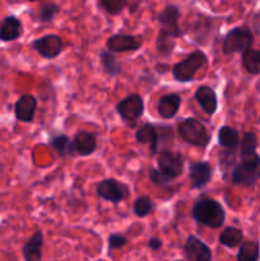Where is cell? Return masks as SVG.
I'll list each match as a JSON object with an SVG mask.
<instances>
[{"mask_svg":"<svg viewBox=\"0 0 260 261\" xmlns=\"http://www.w3.org/2000/svg\"><path fill=\"white\" fill-rule=\"evenodd\" d=\"M191 217L196 223L209 228H221L226 221V212L223 206L214 199L203 198L195 201L191 208Z\"/></svg>","mask_w":260,"mask_h":261,"instance_id":"obj_1","label":"cell"},{"mask_svg":"<svg viewBox=\"0 0 260 261\" xmlns=\"http://www.w3.org/2000/svg\"><path fill=\"white\" fill-rule=\"evenodd\" d=\"M260 178V157L256 152L241 153V161L232 170V182L251 188Z\"/></svg>","mask_w":260,"mask_h":261,"instance_id":"obj_2","label":"cell"},{"mask_svg":"<svg viewBox=\"0 0 260 261\" xmlns=\"http://www.w3.org/2000/svg\"><path fill=\"white\" fill-rule=\"evenodd\" d=\"M177 133L188 144L204 148L211 142V134L203 122L194 117L185 119L177 126Z\"/></svg>","mask_w":260,"mask_h":261,"instance_id":"obj_3","label":"cell"},{"mask_svg":"<svg viewBox=\"0 0 260 261\" xmlns=\"http://www.w3.org/2000/svg\"><path fill=\"white\" fill-rule=\"evenodd\" d=\"M208 61L205 54L198 50L191 53L185 60L175 64L172 68V75L180 83H189L194 79L195 74L203 68Z\"/></svg>","mask_w":260,"mask_h":261,"instance_id":"obj_4","label":"cell"},{"mask_svg":"<svg viewBox=\"0 0 260 261\" xmlns=\"http://www.w3.org/2000/svg\"><path fill=\"white\" fill-rule=\"evenodd\" d=\"M254 42V36L247 27H236L229 31L223 40L222 51L224 55H231L235 53H244L251 47Z\"/></svg>","mask_w":260,"mask_h":261,"instance_id":"obj_5","label":"cell"},{"mask_svg":"<svg viewBox=\"0 0 260 261\" xmlns=\"http://www.w3.org/2000/svg\"><path fill=\"white\" fill-rule=\"evenodd\" d=\"M97 195L101 199L119 204L130 196V188L126 184L117 181L116 178H105L97 185Z\"/></svg>","mask_w":260,"mask_h":261,"instance_id":"obj_6","label":"cell"},{"mask_svg":"<svg viewBox=\"0 0 260 261\" xmlns=\"http://www.w3.org/2000/svg\"><path fill=\"white\" fill-rule=\"evenodd\" d=\"M116 111L124 121L134 126L137 120L144 112V101L140 94L132 93L116 105Z\"/></svg>","mask_w":260,"mask_h":261,"instance_id":"obj_7","label":"cell"},{"mask_svg":"<svg viewBox=\"0 0 260 261\" xmlns=\"http://www.w3.org/2000/svg\"><path fill=\"white\" fill-rule=\"evenodd\" d=\"M158 170L171 180H175L184 171V155L180 152L163 149L158 155Z\"/></svg>","mask_w":260,"mask_h":261,"instance_id":"obj_8","label":"cell"},{"mask_svg":"<svg viewBox=\"0 0 260 261\" xmlns=\"http://www.w3.org/2000/svg\"><path fill=\"white\" fill-rule=\"evenodd\" d=\"M32 48L37 51L42 58L55 59L61 54L64 48V42L60 36L46 35L37 38L32 42Z\"/></svg>","mask_w":260,"mask_h":261,"instance_id":"obj_9","label":"cell"},{"mask_svg":"<svg viewBox=\"0 0 260 261\" xmlns=\"http://www.w3.org/2000/svg\"><path fill=\"white\" fill-rule=\"evenodd\" d=\"M178 18H180V10L176 5H167L158 15V22H160L161 31L172 37L178 38L184 35L178 25Z\"/></svg>","mask_w":260,"mask_h":261,"instance_id":"obj_10","label":"cell"},{"mask_svg":"<svg viewBox=\"0 0 260 261\" xmlns=\"http://www.w3.org/2000/svg\"><path fill=\"white\" fill-rule=\"evenodd\" d=\"M184 254L189 261H212V251L200 239L194 234L186 239Z\"/></svg>","mask_w":260,"mask_h":261,"instance_id":"obj_11","label":"cell"},{"mask_svg":"<svg viewBox=\"0 0 260 261\" xmlns=\"http://www.w3.org/2000/svg\"><path fill=\"white\" fill-rule=\"evenodd\" d=\"M142 46V41L138 40L133 35L117 33L107 38L106 48L112 53H127V51H137Z\"/></svg>","mask_w":260,"mask_h":261,"instance_id":"obj_12","label":"cell"},{"mask_svg":"<svg viewBox=\"0 0 260 261\" xmlns=\"http://www.w3.org/2000/svg\"><path fill=\"white\" fill-rule=\"evenodd\" d=\"M213 170L208 162H193L189 167V177L191 181V189H203L211 182Z\"/></svg>","mask_w":260,"mask_h":261,"instance_id":"obj_13","label":"cell"},{"mask_svg":"<svg viewBox=\"0 0 260 261\" xmlns=\"http://www.w3.org/2000/svg\"><path fill=\"white\" fill-rule=\"evenodd\" d=\"M36 107H37V99L32 94H23L15 102V117L22 122H32L35 119Z\"/></svg>","mask_w":260,"mask_h":261,"instance_id":"obj_14","label":"cell"},{"mask_svg":"<svg viewBox=\"0 0 260 261\" xmlns=\"http://www.w3.org/2000/svg\"><path fill=\"white\" fill-rule=\"evenodd\" d=\"M194 97H195L198 105L206 115L212 116V115L216 114L217 109H218V98H217L216 91L212 87H199Z\"/></svg>","mask_w":260,"mask_h":261,"instance_id":"obj_15","label":"cell"},{"mask_svg":"<svg viewBox=\"0 0 260 261\" xmlns=\"http://www.w3.org/2000/svg\"><path fill=\"white\" fill-rule=\"evenodd\" d=\"M71 142H73L74 153L81 157H87V155L92 154L97 148L96 138L88 132H78L74 135Z\"/></svg>","mask_w":260,"mask_h":261,"instance_id":"obj_16","label":"cell"},{"mask_svg":"<svg viewBox=\"0 0 260 261\" xmlns=\"http://www.w3.org/2000/svg\"><path fill=\"white\" fill-rule=\"evenodd\" d=\"M43 233L42 231H36L28 241L23 245L22 254L24 261H41L42 260Z\"/></svg>","mask_w":260,"mask_h":261,"instance_id":"obj_17","label":"cell"},{"mask_svg":"<svg viewBox=\"0 0 260 261\" xmlns=\"http://www.w3.org/2000/svg\"><path fill=\"white\" fill-rule=\"evenodd\" d=\"M135 139L140 144H148L150 148V155L157 154L158 145H160V140H158V133L154 125L143 124L139 129L137 130L135 134Z\"/></svg>","mask_w":260,"mask_h":261,"instance_id":"obj_18","label":"cell"},{"mask_svg":"<svg viewBox=\"0 0 260 261\" xmlns=\"http://www.w3.org/2000/svg\"><path fill=\"white\" fill-rule=\"evenodd\" d=\"M181 105V97L176 93L165 94L160 98L157 105L158 114L162 119H172L177 114Z\"/></svg>","mask_w":260,"mask_h":261,"instance_id":"obj_19","label":"cell"},{"mask_svg":"<svg viewBox=\"0 0 260 261\" xmlns=\"http://www.w3.org/2000/svg\"><path fill=\"white\" fill-rule=\"evenodd\" d=\"M20 35H22V23L18 18L10 15L3 20L0 24V40L9 42L17 40Z\"/></svg>","mask_w":260,"mask_h":261,"instance_id":"obj_20","label":"cell"},{"mask_svg":"<svg viewBox=\"0 0 260 261\" xmlns=\"http://www.w3.org/2000/svg\"><path fill=\"white\" fill-rule=\"evenodd\" d=\"M242 240H244V233L241 229L232 226L226 227L218 237L219 244L228 249H235V247L240 246L242 244Z\"/></svg>","mask_w":260,"mask_h":261,"instance_id":"obj_21","label":"cell"},{"mask_svg":"<svg viewBox=\"0 0 260 261\" xmlns=\"http://www.w3.org/2000/svg\"><path fill=\"white\" fill-rule=\"evenodd\" d=\"M99 60H101L102 68L110 76H119L121 74V64L117 60L115 54L110 50H102L99 53Z\"/></svg>","mask_w":260,"mask_h":261,"instance_id":"obj_22","label":"cell"},{"mask_svg":"<svg viewBox=\"0 0 260 261\" xmlns=\"http://www.w3.org/2000/svg\"><path fill=\"white\" fill-rule=\"evenodd\" d=\"M218 143L224 149H236L240 144L239 132L233 127L224 125L218 130Z\"/></svg>","mask_w":260,"mask_h":261,"instance_id":"obj_23","label":"cell"},{"mask_svg":"<svg viewBox=\"0 0 260 261\" xmlns=\"http://www.w3.org/2000/svg\"><path fill=\"white\" fill-rule=\"evenodd\" d=\"M50 144L61 157H65V155H74L73 149V142L71 139H69L68 135L65 134H56L54 135L50 139Z\"/></svg>","mask_w":260,"mask_h":261,"instance_id":"obj_24","label":"cell"},{"mask_svg":"<svg viewBox=\"0 0 260 261\" xmlns=\"http://www.w3.org/2000/svg\"><path fill=\"white\" fill-rule=\"evenodd\" d=\"M242 65L250 74H260V51L247 48L242 53Z\"/></svg>","mask_w":260,"mask_h":261,"instance_id":"obj_25","label":"cell"},{"mask_svg":"<svg viewBox=\"0 0 260 261\" xmlns=\"http://www.w3.org/2000/svg\"><path fill=\"white\" fill-rule=\"evenodd\" d=\"M260 247L259 242L246 241L240 245L237 252V261H257L259 260Z\"/></svg>","mask_w":260,"mask_h":261,"instance_id":"obj_26","label":"cell"},{"mask_svg":"<svg viewBox=\"0 0 260 261\" xmlns=\"http://www.w3.org/2000/svg\"><path fill=\"white\" fill-rule=\"evenodd\" d=\"M176 46V38L172 37L171 35L160 31V35H158L157 41H155V48H157V53L160 55H162L163 58H168L171 56V54L173 53V48Z\"/></svg>","mask_w":260,"mask_h":261,"instance_id":"obj_27","label":"cell"},{"mask_svg":"<svg viewBox=\"0 0 260 261\" xmlns=\"http://www.w3.org/2000/svg\"><path fill=\"white\" fill-rule=\"evenodd\" d=\"M134 214L139 218H144V217L149 216L153 211H154V203L152 199L147 195H142L134 201Z\"/></svg>","mask_w":260,"mask_h":261,"instance_id":"obj_28","label":"cell"},{"mask_svg":"<svg viewBox=\"0 0 260 261\" xmlns=\"http://www.w3.org/2000/svg\"><path fill=\"white\" fill-rule=\"evenodd\" d=\"M59 12H60V7H59L58 4H55V3L48 2L41 5L40 15H38V17H40L41 22L47 23V22H51Z\"/></svg>","mask_w":260,"mask_h":261,"instance_id":"obj_29","label":"cell"},{"mask_svg":"<svg viewBox=\"0 0 260 261\" xmlns=\"http://www.w3.org/2000/svg\"><path fill=\"white\" fill-rule=\"evenodd\" d=\"M126 2L125 0H99V5L106 13L111 15H116L124 9Z\"/></svg>","mask_w":260,"mask_h":261,"instance_id":"obj_30","label":"cell"},{"mask_svg":"<svg viewBox=\"0 0 260 261\" xmlns=\"http://www.w3.org/2000/svg\"><path fill=\"white\" fill-rule=\"evenodd\" d=\"M257 147V138L254 133H245L241 142V153L255 152Z\"/></svg>","mask_w":260,"mask_h":261,"instance_id":"obj_31","label":"cell"},{"mask_svg":"<svg viewBox=\"0 0 260 261\" xmlns=\"http://www.w3.org/2000/svg\"><path fill=\"white\" fill-rule=\"evenodd\" d=\"M127 245V239L120 233H111L109 236V252L120 250Z\"/></svg>","mask_w":260,"mask_h":261,"instance_id":"obj_32","label":"cell"},{"mask_svg":"<svg viewBox=\"0 0 260 261\" xmlns=\"http://www.w3.org/2000/svg\"><path fill=\"white\" fill-rule=\"evenodd\" d=\"M149 178L153 184L160 186H165V185H170L173 180H171L170 177L165 175L163 172H161L160 170L157 168H150L149 170Z\"/></svg>","mask_w":260,"mask_h":261,"instance_id":"obj_33","label":"cell"},{"mask_svg":"<svg viewBox=\"0 0 260 261\" xmlns=\"http://www.w3.org/2000/svg\"><path fill=\"white\" fill-rule=\"evenodd\" d=\"M162 240L158 239V237H152V239L148 241V247H149L152 251H160L161 249H162Z\"/></svg>","mask_w":260,"mask_h":261,"instance_id":"obj_34","label":"cell"},{"mask_svg":"<svg viewBox=\"0 0 260 261\" xmlns=\"http://www.w3.org/2000/svg\"><path fill=\"white\" fill-rule=\"evenodd\" d=\"M28 2H36V0H28Z\"/></svg>","mask_w":260,"mask_h":261,"instance_id":"obj_35","label":"cell"},{"mask_svg":"<svg viewBox=\"0 0 260 261\" xmlns=\"http://www.w3.org/2000/svg\"><path fill=\"white\" fill-rule=\"evenodd\" d=\"M176 261H183V260H176Z\"/></svg>","mask_w":260,"mask_h":261,"instance_id":"obj_36","label":"cell"},{"mask_svg":"<svg viewBox=\"0 0 260 261\" xmlns=\"http://www.w3.org/2000/svg\"><path fill=\"white\" fill-rule=\"evenodd\" d=\"M259 122H260V119H259Z\"/></svg>","mask_w":260,"mask_h":261,"instance_id":"obj_37","label":"cell"}]
</instances>
